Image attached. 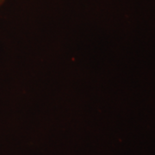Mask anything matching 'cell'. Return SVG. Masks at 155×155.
Returning <instances> with one entry per match:
<instances>
[{"label":"cell","mask_w":155,"mask_h":155,"mask_svg":"<svg viewBox=\"0 0 155 155\" xmlns=\"http://www.w3.org/2000/svg\"><path fill=\"white\" fill-rule=\"evenodd\" d=\"M6 0H0V6L2 5H3V4H4V3H5V2Z\"/></svg>","instance_id":"1"}]
</instances>
